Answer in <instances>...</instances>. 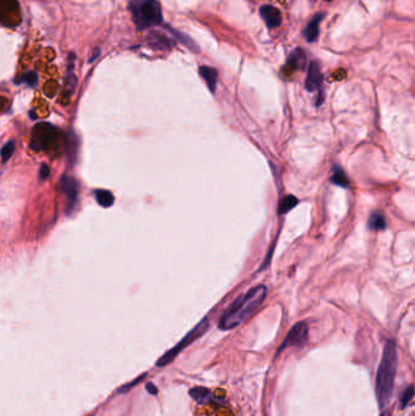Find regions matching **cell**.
I'll return each instance as SVG.
<instances>
[{
    "instance_id": "1",
    "label": "cell",
    "mask_w": 415,
    "mask_h": 416,
    "mask_svg": "<svg viewBox=\"0 0 415 416\" xmlns=\"http://www.w3.org/2000/svg\"><path fill=\"white\" fill-rule=\"evenodd\" d=\"M265 296H267V287L259 285L235 299L219 320L218 326L220 330L228 331L243 324L245 320L249 319L263 303Z\"/></svg>"
},
{
    "instance_id": "2",
    "label": "cell",
    "mask_w": 415,
    "mask_h": 416,
    "mask_svg": "<svg viewBox=\"0 0 415 416\" xmlns=\"http://www.w3.org/2000/svg\"><path fill=\"white\" fill-rule=\"evenodd\" d=\"M397 363H398V359H397L396 343L389 340L384 347L381 363L379 365L378 374H376L375 391L379 405L381 408H386L391 397H392Z\"/></svg>"
},
{
    "instance_id": "3",
    "label": "cell",
    "mask_w": 415,
    "mask_h": 416,
    "mask_svg": "<svg viewBox=\"0 0 415 416\" xmlns=\"http://www.w3.org/2000/svg\"><path fill=\"white\" fill-rule=\"evenodd\" d=\"M136 28H150L162 22V11L156 0H133L129 4Z\"/></svg>"
},
{
    "instance_id": "4",
    "label": "cell",
    "mask_w": 415,
    "mask_h": 416,
    "mask_svg": "<svg viewBox=\"0 0 415 416\" xmlns=\"http://www.w3.org/2000/svg\"><path fill=\"white\" fill-rule=\"evenodd\" d=\"M60 131L53 124L47 122H40L35 124L32 129L29 149L33 151H45L54 148L58 143Z\"/></svg>"
},
{
    "instance_id": "5",
    "label": "cell",
    "mask_w": 415,
    "mask_h": 416,
    "mask_svg": "<svg viewBox=\"0 0 415 416\" xmlns=\"http://www.w3.org/2000/svg\"><path fill=\"white\" fill-rule=\"evenodd\" d=\"M207 329H208V320L202 319L201 321H200L199 324L193 329V330L185 335V337L181 338V341L178 343L177 346L173 347L172 349H169L168 352L165 353L162 357L158 359L156 366L162 367V366H166V365H168L169 363H172V361L175 359V357L179 355V353L183 351V349L187 348L188 346H190L194 341H196L199 337H201L202 335L207 331Z\"/></svg>"
},
{
    "instance_id": "6",
    "label": "cell",
    "mask_w": 415,
    "mask_h": 416,
    "mask_svg": "<svg viewBox=\"0 0 415 416\" xmlns=\"http://www.w3.org/2000/svg\"><path fill=\"white\" fill-rule=\"evenodd\" d=\"M307 338H308V325L304 321L297 322L296 325L292 326L291 330L286 335L285 340L283 341L282 346L279 347L278 354L285 348H289V347H300L304 345L307 342Z\"/></svg>"
},
{
    "instance_id": "7",
    "label": "cell",
    "mask_w": 415,
    "mask_h": 416,
    "mask_svg": "<svg viewBox=\"0 0 415 416\" xmlns=\"http://www.w3.org/2000/svg\"><path fill=\"white\" fill-rule=\"evenodd\" d=\"M60 189L67 200L68 212L73 211L78 202V182L72 176L62 175L61 180H60Z\"/></svg>"
},
{
    "instance_id": "8",
    "label": "cell",
    "mask_w": 415,
    "mask_h": 416,
    "mask_svg": "<svg viewBox=\"0 0 415 416\" xmlns=\"http://www.w3.org/2000/svg\"><path fill=\"white\" fill-rule=\"evenodd\" d=\"M321 83H323V74H321L319 64L315 61L310 62L308 67V73H307L306 89L310 93L316 91L320 89Z\"/></svg>"
},
{
    "instance_id": "9",
    "label": "cell",
    "mask_w": 415,
    "mask_h": 416,
    "mask_svg": "<svg viewBox=\"0 0 415 416\" xmlns=\"http://www.w3.org/2000/svg\"><path fill=\"white\" fill-rule=\"evenodd\" d=\"M259 13H261L262 19L264 20L265 25L269 27V28H275V27H279L282 25V13L275 7L263 5L261 8V10H259Z\"/></svg>"
},
{
    "instance_id": "10",
    "label": "cell",
    "mask_w": 415,
    "mask_h": 416,
    "mask_svg": "<svg viewBox=\"0 0 415 416\" xmlns=\"http://www.w3.org/2000/svg\"><path fill=\"white\" fill-rule=\"evenodd\" d=\"M199 72L206 82V84H207L210 91L211 93L216 91L217 80H218V72L216 68L210 67V66H201V67L199 68Z\"/></svg>"
},
{
    "instance_id": "11",
    "label": "cell",
    "mask_w": 415,
    "mask_h": 416,
    "mask_svg": "<svg viewBox=\"0 0 415 416\" xmlns=\"http://www.w3.org/2000/svg\"><path fill=\"white\" fill-rule=\"evenodd\" d=\"M323 14H318L313 17V20L307 25L306 29H304V37H306L307 41L309 43H313V41L316 40L319 35V25H320L321 20H323Z\"/></svg>"
},
{
    "instance_id": "12",
    "label": "cell",
    "mask_w": 415,
    "mask_h": 416,
    "mask_svg": "<svg viewBox=\"0 0 415 416\" xmlns=\"http://www.w3.org/2000/svg\"><path fill=\"white\" fill-rule=\"evenodd\" d=\"M148 43L154 49H165V48H169L173 45V43L165 35L160 34L157 32H152L148 35Z\"/></svg>"
},
{
    "instance_id": "13",
    "label": "cell",
    "mask_w": 415,
    "mask_h": 416,
    "mask_svg": "<svg viewBox=\"0 0 415 416\" xmlns=\"http://www.w3.org/2000/svg\"><path fill=\"white\" fill-rule=\"evenodd\" d=\"M190 397L199 404H206L212 399V392L206 387H194L189 391Z\"/></svg>"
},
{
    "instance_id": "14",
    "label": "cell",
    "mask_w": 415,
    "mask_h": 416,
    "mask_svg": "<svg viewBox=\"0 0 415 416\" xmlns=\"http://www.w3.org/2000/svg\"><path fill=\"white\" fill-rule=\"evenodd\" d=\"M94 195H95V200H97V202L99 203L101 207L109 208V207H111V206L113 205V202H115V197H113L112 194L107 190L98 189V190H95Z\"/></svg>"
},
{
    "instance_id": "15",
    "label": "cell",
    "mask_w": 415,
    "mask_h": 416,
    "mask_svg": "<svg viewBox=\"0 0 415 416\" xmlns=\"http://www.w3.org/2000/svg\"><path fill=\"white\" fill-rule=\"evenodd\" d=\"M368 225L372 230H385L387 226L386 218L380 212H375L370 215Z\"/></svg>"
},
{
    "instance_id": "16",
    "label": "cell",
    "mask_w": 415,
    "mask_h": 416,
    "mask_svg": "<svg viewBox=\"0 0 415 416\" xmlns=\"http://www.w3.org/2000/svg\"><path fill=\"white\" fill-rule=\"evenodd\" d=\"M65 150H66L68 160L73 163L77 156V137L73 134L67 135L66 140H65Z\"/></svg>"
},
{
    "instance_id": "17",
    "label": "cell",
    "mask_w": 415,
    "mask_h": 416,
    "mask_svg": "<svg viewBox=\"0 0 415 416\" xmlns=\"http://www.w3.org/2000/svg\"><path fill=\"white\" fill-rule=\"evenodd\" d=\"M298 203V199L297 197H295L294 195H288L285 196L284 199L280 201L279 203V207H278V212H279V214H286L288 212H290L292 208L295 207Z\"/></svg>"
},
{
    "instance_id": "18",
    "label": "cell",
    "mask_w": 415,
    "mask_h": 416,
    "mask_svg": "<svg viewBox=\"0 0 415 416\" xmlns=\"http://www.w3.org/2000/svg\"><path fill=\"white\" fill-rule=\"evenodd\" d=\"M331 181H333L335 185H337V187H341V188H347L349 185V180H348L347 175H346V173L343 172L339 166H336L335 168H334L333 176H331Z\"/></svg>"
},
{
    "instance_id": "19",
    "label": "cell",
    "mask_w": 415,
    "mask_h": 416,
    "mask_svg": "<svg viewBox=\"0 0 415 416\" xmlns=\"http://www.w3.org/2000/svg\"><path fill=\"white\" fill-rule=\"evenodd\" d=\"M169 31H171V33L173 34V37H174L175 39L180 41V43H183L184 45H187L188 48H189L190 50H193V52H199L198 48H196V44L194 43V41L191 40L190 38L188 37V35L183 34V33H180L179 31H177V29L169 28Z\"/></svg>"
},
{
    "instance_id": "20",
    "label": "cell",
    "mask_w": 415,
    "mask_h": 416,
    "mask_svg": "<svg viewBox=\"0 0 415 416\" xmlns=\"http://www.w3.org/2000/svg\"><path fill=\"white\" fill-rule=\"evenodd\" d=\"M288 64L292 66L294 68H302L304 65V54L301 49H296L291 54L290 59H289Z\"/></svg>"
},
{
    "instance_id": "21",
    "label": "cell",
    "mask_w": 415,
    "mask_h": 416,
    "mask_svg": "<svg viewBox=\"0 0 415 416\" xmlns=\"http://www.w3.org/2000/svg\"><path fill=\"white\" fill-rule=\"evenodd\" d=\"M14 151H15V143L13 142V140H9V142L2 148V161H3V163H7L8 161L10 160V157L13 156Z\"/></svg>"
},
{
    "instance_id": "22",
    "label": "cell",
    "mask_w": 415,
    "mask_h": 416,
    "mask_svg": "<svg viewBox=\"0 0 415 416\" xmlns=\"http://www.w3.org/2000/svg\"><path fill=\"white\" fill-rule=\"evenodd\" d=\"M414 394H415V387L414 386H409L407 390L404 391V393L402 394V398H401L402 408H405V406L408 405V403L414 398Z\"/></svg>"
},
{
    "instance_id": "23",
    "label": "cell",
    "mask_w": 415,
    "mask_h": 416,
    "mask_svg": "<svg viewBox=\"0 0 415 416\" xmlns=\"http://www.w3.org/2000/svg\"><path fill=\"white\" fill-rule=\"evenodd\" d=\"M37 80H38V76L35 72H28V73H26L25 76L22 77V79L20 80V83H26L27 85L29 86H34L37 84Z\"/></svg>"
},
{
    "instance_id": "24",
    "label": "cell",
    "mask_w": 415,
    "mask_h": 416,
    "mask_svg": "<svg viewBox=\"0 0 415 416\" xmlns=\"http://www.w3.org/2000/svg\"><path fill=\"white\" fill-rule=\"evenodd\" d=\"M146 375H142V376H139L138 379L136 380H134V381H132L130 382V384H127V385H124V386H122L121 388H119L118 390V393H125V392H129L130 390H132V388L134 387V386H136L139 384V382H142V380L144 379Z\"/></svg>"
},
{
    "instance_id": "25",
    "label": "cell",
    "mask_w": 415,
    "mask_h": 416,
    "mask_svg": "<svg viewBox=\"0 0 415 416\" xmlns=\"http://www.w3.org/2000/svg\"><path fill=\"white\" fill-rule=\"evenodd\" d=\"M50 175V169H49V166L45 163H41L40 166V169H39V178L41 181L47 180L48 176Z\"/></svg>"
},
{
    "instance_id": "26",
    "label": "cell",
    "mask_w": 415,
    "mask_h": 416,
    "mask_svg": "<svg viewBox=\"0 0 415 416\" xmlns=\"http://www.w3.org/2000/svg\"><path fill=\"white\" fill-rule=\"evenodd\" d=\"M146 391H148L150 394H152V396H156V394L158 393L156 386L152 384V382H148V384H146Z\"/></svg>"
},
{
    "instance_id": "27",
    "label": "cell",
    "mask_w": 415,
    "mask_h": 416,
    "mask_svg": "<svg viewBox=\"0 0 415 416\" xmlns=\"http://www.w3.org/2000/svg\"><path fill=\"white\" fill-rule=\"evenodd\" d=\"M99 55H100V49H99V48H95V50H94V54H93L91 59H90V60H89V62H93V61H94V60H95V59H97V58H98V56H99Z\"/></svg>"
},
{
    "instance_id": "28",
    "label": "cell",
    "mask_w": 415,
    "mask_h": 416,
    "mask_svg": "<svg viewBox=\"0 0 415 416\" xmlns=\"http://www.w3.org/2000/svg\"><path fill=\"white\" fill-rule=\"evenodd\" d=\"M380 416H391V414H390V411H385V412H382Z\"/></svg>"
},
{
    "instance_id": "29",
    "label": "cell",
    "mask_w": 415,
    "mask_h": 416,
    "mask_svg": "<svg viewBox=\"0 0 415 416\" xmlns=\"http://www.w3.org/2000/svg\"><path fill=\"white\" fill-rule=\"evenodd\" d=\"M31 117H32V118H33V119L35 118V115H34V113H33V112H31Z\"/></svg>"
}]
</instances>
